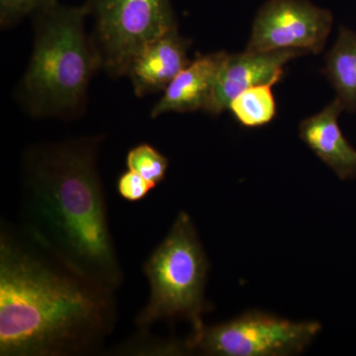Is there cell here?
<instances>
[{
    "label": "cell",
    "mask_w": 356,
    "mask_h": 356,
    "mask_svg": "<svg viewBox=\"0 0 356 356\" xmlns=\"http://www.w3.org/2000/svg\"><path fill=\"white\" fill-rule=\"evenodd\" d=\"M118 320L116 291L30 236L0 226V355L84 356L102 350Z\"/></svg>",
    "instance_id": "1"
},
{
    "label": "cell",
    "mask_w": 356,
    "mask_h": 356,
    "mask_svg": "<svg viewBox=\"0 0 356 356\" xmlns=\"http://www.w3.org/2000/svg\"><path fill=\"white\" fill-rule=\"evenodd\" d=\"M100 135L29 146L20 163V226L91 280L125 281L110 229L98 158Z\"/></svg>",
    "instance_id": "2"
},
{
    "label": "cell",
    "mask_w": 356,
    "mask_h": 356,
    "mask_svg": "<svg viewBox=\"0 0 356 356\" xmlns=\"http://www.w3.org/2000/svg\"><path fill=\"white\" fill-rule=\"evenodd\" d=\"M32 18L31 57L15 89V99L34 118H79L86 111L91 79L102 70L86 30L88 9L84 4L58 1Z\"/></svg>",
    "instance_id": "3"
},
{
    "label": "cell",
    "mask_w": 356,
    "mask_h": 356,
    "mask_svg": "<svg viewBox=\"0 0 356 356\" xmlns=\"http://www.w3.org/2000/svg\"><path fill=\"white\" fill-rule=\"evenodd\" d=\"M149 281L146 305L136 317L140 331L163 322L184 320L192 332L203 327L209 261L188 213L181 211L172 228L143 266Z\"/></svg>",
    "instance_id": "4"
},
{
    "label": "cell",
    "mask_w": 356,
    "mask_h": 356,
    "mask_svg": "<svg viewBox=\"0 0 356 356\" xmlns=\"http://www.w3.org/2000/svg\"><path fill=\"white\" fill-rule=\"evenodd\" d=\"M84 6L102 70L113 79L127 76L146 44L178 29L172 0H86Z\"/></svg>",
    "instance_id": "5"
},
{
    "label": "cell",
    "mask_w": 356,
    "mask_h": 356,
    "mask_svg": "<svg viewBox=\"0 0 356 356\" xmlns=\"http://www.w3.org/2000/svg\"><path fill=\"white\" fill-rule=\"evenodd\" d=\"M322 325L293 322L262 312L204 325L184 341V353L212 356H289L308 348Z\"/></svg>",
    "instance_id": "6"
},
{
    "label": "cell",
    "mask_w": 356,
    "mask_h": 356,
    "mask_svg": "<svg viewBox=\"0 0 356 356\" xmlns=\"http://www.w3.org/2000/svg\"><path fill=\"white\" fill-rule=\"evenodd\" d=\"M334 17L309 0H268L257 11L245 50H297L318 54Z\"/></svg>",
    "instance_id": "7"
},
{
    "label": "cell",
    "mask_w": 356,
    "mask_h": 356,
    "mask_svg": "<svg viewBox=\"0 0 356 356\" xmlns=\"http://www.w3.org/2000/svg\"><path fill=\"white\" fill-rule=\"evenodd\" d=\"M305 55L297 50L248 51L227 55L218 76L209 112L220 115L228 110L229 102L245 89L282 79L285 65Z\"/></svg>",
    "instance_id": "8"
},
{
    "label": "cell",
    "mask_w": 356,
    "mask_h": 356,
    "mask_svg": "<svg viewBox=\"0 0 356 356\" xmlns=\"http://www.w3.org/2000/svg\"><path fill=\"white\" fill-rule=\"evenodd\" d=\"M191 41L184 38L178 29L166 33L146 44L134 58L127 76L136 96L163 92L179 72L191 60L188 58Z\"/></svg>",
    "instance_id": "9"
},
{
    "label": "cell",
    "mask_w": 356,
    "mask_h": 356,
    "mask_svg": "<svg viewBox=\"0 0 356 356\" xmlns=\"http://www.w3.org/2000/svg\"><path fill=\"white\" fill-rule=\"evenodd\" d=\"M228 53L201 55L168 84L163 97L154 105L153 119L168 113H189L194 111L209 112L218 76Z\"/></svg>",
    "instance_id": "10"
},
{
    "label": "cell",
    "mask_w": 356,
    "mask_h": 356,
    "mask_svg": "<svg viewBox=\"0 0 356 356\" xmlns=\"http://www.w3.org/2000/svg\"><path fill=\"white\" fill-rule=\"evenodd\" d=\"M343 105L334 98L322 111L304 119L299 125L301 140L341 179L356 177V149L344 137L339 117Z\"/></svg>",
    "instance_id": "11"
},
{
    "label": "cell",
    "mask_w": 356,
    "mask_h": 356,
    "mask_svg": "<svg viewBox=\"0 0 356 356\" xmlns=\"http://www.w3.org/2000/svg\"><path fill=\"white\" fill-rule=\"evenodd\" d=\"M325 72L343 109L356 111V32L339 29L336 43L325 56Z\"/></svg>",
    "instance_id": "12"
},
{
    "label": "cell",
    "mask_w": 356,
    "mask_h": 356,
    "mask_svg": "<svg viewBox=\"0 0 356 356\" xmlns=\"http://www.w3.org/2000/svg\"><path fill=\"white\" fill-rule=\"evenodd\" d=\"M273 86L259 84L238 93L229 104L228 110L234 118L247 128L261 127L270 123L277 112Z\"/></svg>",
    "instance_id": "13"
},
{
    "label": "cell",
    "mask_w": 356,
    "mask_h": 356,
    "mask_svg": "<svg viewBox=\"0 0 356 356\" xmlns=\"http://www.w3.org/2000/svg\"><path fill=\"white\" fill-rule=\"evenodd\" d=\"M170 161L152 145L144 143L128 152L126 165L158 186L165 180Z\"/></svg>",
    "instance_id": "14"
},
{
    "label": "cell",
    "mask_w": 356,
    "mask_h": 356,
    "mask_svg": "<svg viewBox=\"0 0 356 356\" xmlns=\"http://www.w3.org/2000/svg\"><path fill=\"white\" fill-rule=\"evenodd\" d=\"M58 0H0V27L10 29L27 17Z\"/></svg>",
    "instance_id": "15"
},
{
    "label": "cell",
    "mask_w": 356,
    "mask_h": 356,
    "mask_svg": "<svg viewBox=\"0 0 356 356\" xmlns=\"http://www.w3.org/2000/svg\"><path fill=\"white\" fill-rule=\"evenodd\" d=\"M156 185L143 177L139 173L128 170L122 173L117 180V191L124 200L139 202L156 188Z\"/></svg>",
    "instance_id": "16"
}]
</instances>
